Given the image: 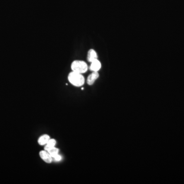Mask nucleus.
Returning <instances> with one entry per match:
<instances>
[{"mask_svg":"<svg viewBox=\"0 0 184 184\" xmlns=\"http://www.w3.org/2000/svg\"><path fill=\"white\" fill-rule=\"evenodd\" d=\"M69 81L74 86L79 87L85 83V79L82 74L71 72L68 75Z\"/></svg>","mask_w":184,"mask_h":184,"instance_id":"f257e3e1","label":"nucleus"},{"mask_svg":"<svg viewBox=\"0 0 184 184\" xmlns=\"http://www.w3.org/2000/svg\"><path fill=\"white\" fill-rule=\"evenodd\" d=\"M71 69L72 71L83 74L88 71V66L86 63L84 61L75 60L72 63Z\"/></svg>","mask_w":184,"mask_h":184,"instance_id":"f03ea898","label":"nucleus"},{"mask_svg":"<svg viewBox=\"0 0 184 184\" xmlns=\"http://www.w3.org/2000/svg\"><path fill=\"white\" fill-rule=\"evenodd\" d=\"M40 157L41 159L47 163L50 164L52 163L53 161L51 155L48 153L47 151H41L39 153Z\"/></svg>","mask_w":184,"mask_h":184,"instance_id":"7ed1b4c3","label":"nucleus"},{"mask_svg":"<svg viewBox=\"0 0 184 184\" xmlns=\"http://www.w3.org/2000/svg\"><path fill=\"white\" fill-rule=\"evenodd\" d=\"M99 76V74L98 73V72H93L91 74L89 75V76H88L86 80V82L89 85H93L95 83V81L98 79Z\"/></svg>","mask_w":184,"mask_h":184,"instance_id":"20e7f679","label":"nucleus"},{"mask_svg":"<svg viewBox=\"0 0 184 184\" xmlns=\"http://www.w3.org/2000/svg\"><path fill=\"white\" fill-rule=\"evenodd\" d=\"M101 68V64L100 61L97 59L91 62V64L90 66L89 69L92 72H98Z\"/></svg>","mask_w":184,"mask_h":184,"instance_id":"39448f33","label":"nucleus"},{"mask_svg":"<svg viewBox=\"0 0 184 184\" xmlns=\"http://www.w3.org/2000/svg\"><path fill=\"white\" fill-rule=\"evenodd\" d=\"M98 59V55L97 54L96 52L93 49H91L88 51V56H87V59L88 61L90 63Z\"/></svg>","mask_w":184,"mask_h":184,"instance_id":"423d86ee","label":"nucleus"},{"mask_svg":"<svg viewBox=\"0 0 184 184\" xmlns=\"http://www.w3.org/2000/svg\"><path fill=\"white\" fill-rule=\"evenodd\" d=\"M50 139V136H49L48 134H44L39 138L38 140V144L42 146L45 145L47 144Z\"/></svg>","mask_w":184,"mask_h":184,"instance_id":"0eeeda50","label":"nucleus"},{"mask_svg":"<svg viewBox=\"0 0 184 184\" xmlns=\"http://www.w3.org/2000/svg\"><path fill=\"white\" fill-rule=\"evenodd\" d=\"M56 144V141L55 139H50L49 141L47 144L45 145V146L44 147V149L45 151H47L48 149H49L50 148L53 147H55Z\"/></svg>","mask_w":184,"mask_h":184,"instance_id":"6e6552de","label":"nucleus"},{"mask_svg":"<svg viewBox=\"0 0 184 184\" xmlns=\"http://www.w3.org/2000/svg\"><path fill=\"white\" fill-rule=\"evenodd\" d=\"M46 151H47L48 152V153L51 155V156L52 158L53 156H55L57 154H59V148L55 147H55H53L50 148L48 149Z\"/></svg>","mask_w":184,"mask_h":184,"instance_id":"1a4fd4ad","label":"nucleus"},{"mask_svg":"<svg viewBox=\"0 0 184 184\" xmlns=\"http://www.w3.org/2000/svg\"><path fill=\"white\" fill-rule=\"evenodd\" d=\"M61 159H62V157L59 154H57V155L54 156L52 157L53 161H56V162L60 161Z\"/></svg>","mask_w":184,"mask_h":184,"instance_id":"9d476101","label":"nucleus"}]
</instances>
